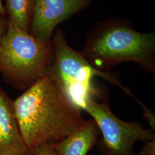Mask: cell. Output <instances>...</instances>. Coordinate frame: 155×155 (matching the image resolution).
<instances>
[{"instance_id":"7a4b0ae2","label":"cell","mask_w":155,"mask_h":155,"mask_svg":"<svg viewBox=\"0 0 155 155\" xmlns=\"http://www.w3.org/2000/svg\"><path fill=\"white\" fill-rule=\"evenodd\" d=\"M81 53L101 71L123 62H133L155 75V32H139L125 20L109 19L97 24Z\"/></svg>"},{"instance_id":"277c9868","label":"cell","mask_w":155,"mask_h":155,"mask_svg":"<svg viewBox=\"0 0 155 155\" xmlns=\"http://www.w3.org/2000/svg\"><path fill=\"white\" fill-rule=\"evenodd\" d=\"M54 58L45 74L52 78L69 98L81 109L88 98L94 99L99 92L93 85L94 77H100L122 89L136 100L130 90L124 86L111 74L101 71L89 63L81 52L70 47L61 29H58L53 37Z\"/></svg>"},{"instance_id":"7c38bea8","label":"cell","mask_w":155,"mask_h":155,"mask_svg":"<svg viewBox=\"0 0 155 155\" xmlns=\"http://www.w3.org/2000/svg\"><path fill=\"white\" fill-rule=\"evenodd\" d=\"M144 143V146L139 152V155H155V140Z\"/></svg>"},{"instance_id":"5bb4252c","label":"cell","mask_w":155,"mask_h":155,"mask_svg":"<svg viewBox=\"0 0 155 155\" xmlns=\"http://www.w3.org/2000/svg\"><path fill=\"white\" fill-rule=\"evenodd\" d=\"M3 28H2V24L0 22V41L1 40V39L3 37Z\"/></svg>"},{"instance_id":"52a82bcc","label":"cell","mask_w":155,"mask_h":155,"mask_svg":"<svg viewBox=\"0 0 155 155\" xmlns=\"http://www.w3.org/2000/svg\"><path fill=\"white\" fill-rule=\"evenodd\" d=\"M0 155H33L22 139L13 102L1 88Z\"/></svg>"},{"instance_id":"ba28073f","label":"cell","mask_w":155,"mask_h":155,"mask_svg":"<svg viewBox=\"0 0 155 155\" xmlns=\"http://www.w3.org/2000/svg\"><path fill=\"white\" fill-rule=\"evenodd\" d=\"M100 134L97 124L90 118L54 146L58 155H86L97 143Z\"/></svg>"},{"instance_id":"3957f363","label":"cell","mask_w":155,"mask_h":155,"mask_svg":"<svg viewBox=\"0 0 155 155\" xmlns=\"http://www.w3.org/2000/svg\"><path fill=\"white\" fill-rule=\"evenodd\" d=\"M54 58L52 41H42L9 22L0 41V71L29 87L45 75Z\"/></svg>"},{"instance_id":"6da1fadb","label":"cell","mask_w":155,"mask_h":155,"mask_svg":"<svg viewBox=\"0 0 155 155\" xmlns=\"http://www.w3.org/2000/svg\"><path fill=\"white\" fill-rule=\"evenodd\" d=\"M22 139L32 152L45 144H54L85 122L81 109L45 74L13 102Z\"/></svg>"},{"instance_id":"30bf717a","label":"cell","mask_w":155,"mask_h":155,"mask_svg":"<svg viewBox=\"0 0 155 155\" xmlns=\"http://www.w3.org/2000/svg\"><path fill=\"white\" fill-rule=\"evenodd\" d=\"M33 155H58L54 144H45L32 151Z\"/></svg>"},{"instance_id":"9c48e42d","label":"cell","mask_w":155,"mask_h":155,"mask_svg":"<svg viewBox=\"0 0 155 155\" xmlns=\"http://www.w3.org/2000/svg\"><path fill=\"white\" fill-rule=\"evenodd\" d=\"M9 22L23 31H29L36 0H6Z\"/></svg>"},{"instance_id":"8992f818","label":"cell","mask_w":155,"mask_h":155,"mask_svg":"<svg viewBox=\"0 0 155 155\" xmlns=\"http://www.w3.org/2000/svg\"><path fill=\"white\" fill-rule=\"evenodd\" d=\"M92 1L93 0H36L29 33L40 40H50L55 29L59 24L83 11Z\"/></svg>"},{"instance_id":"8fae6325","label":"cell","mask_w":155,"mask_h":155,"mask_svg":"<svg viewBox=\"0 0 155 155\" xmlns=\"http://www.w3.org/2000/svg\"><path fill=\"white\" fill-rule=\"evenodd\" d=\"M139 104L142 106L144 109V116L150 124V129L155 130V116L153 112L147 106L143 103L140 102Z\"/></svg>"},{"instance_id":"4fadbf2b","label":"cell","mask_w":155,"mask_h":155,"mask_svg":"<svg viewBox=\"0 0 155 155\" xmlns=\"http://www.w3.org/2000/svg\"><path fill=\"white\" fill-rule=\"evenodd\" d=\"M5 13V8L3 6L2 0H0V14H4Z\"/></svg>"},{"instance_id":"5b68a950","label":"cell","mask_w":155,"mask_h":155,"mask_svg":"<svg viewBox=\"0 0 155 155\" xmlns=\"http://www.w3.org/2000/svg\"><path fill=\"white\" fill-rule=\"evenodd\" d=\"M97 124L102 137L98 148L103 155H134L137 141L155 140V131L136 121L125 122L117 118L106 102H97L90 98L82 109Z\"/></svg>"}]
</instances>
